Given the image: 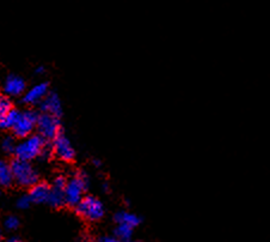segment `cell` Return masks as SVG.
Instances as JSON below:
<instances>
[{"mask_svg":"<svg viewBox=\"0 0 270 242\" xmlns=\"http://www.w3.org/2000/svg\"><path fill=\"white\" fill-rule=\"evenodd\" d=\"M89 185V178L85 173H78L67 181L65 188L66 204L77 206L83 200V193Z\"/></svg>","mask_w":270,"mask_h":242,"instance_id":"cell-1","label":"cell"},{"mask_svg":"<svg viewBox=\"0 0 270 242\" xmlns=\"http://www.w3.org/2000/svg\"><path fill=\"white\" fill-rule=\"evenodd\" d=\"M43 151H45V139L41 136H31L17 144L15 153L18 159L29 162L35 157L42 155Z\"/></svg>","mask_w":270,"mask_h":242,"instance_id":"cell-2","label":"cell"},{"mask_svg":"<svg viewBox=\"0 0 270 242\" xmlns=\"http://www.w3.org/2000/svg\"><path fill=\"white\" fill-rule=\"evenodd\" d=\"M12 175H14V180L22 186H30L33 187L34 185L37 184L39 180V174L35 171L30 162L22 161V159L16 158L12 161L10 165Z\"/></svg>","mask_w":270,"mask_h":242,"instance_id":"cell-3","label":"cell"},{"mask_svg":"<svg viewBox=\"0 0 270 242\" xmlns=\"http://www.w3.org/2000/svg\"><path fill=\"white\" fill-rule=\"evenodd\" d=\"M77 212L89 221H98L104 215V206L97 198L87 196L77 205Z\"/></svg>","mask_w":270,"mask_h":242,"instance_id":"cell-4","label":"cell"},{"mask_svg":"<svg viewBox=\"0 0 270 242\" xmlns=\"http://www.w3.org/2000/svg\"><path fill=\"white\" fill-rule=\"evenodd\" d=\"M37 130L43 139H55L60 134V121L58 116L43 113L37 119Z\"/></svg>","mask_w":270,"mask_h":242,"instance_id":"cell-5","label":"cell"},{"mask_svg":"<svg viewBox=\"0 0 270 242\" xmlns=\"http://www.w3.org/2000/svg\"><path fill=\"white\" fill-rule=\"evenodd\" d=\"M37 119H39V115H37L35 112H22L20 118H18V121L16 122L14 128H12L16 136L25 138L31 134V132H33V130L37 125Z\"/></svg>","mask_w":270,"mask_h":242,"instance_id":"cell-6","label":"cell"},{"mask_svg":"<svg viewBox=\"0 0 270 242\" xmlns=\"http://www.w3.org/2000/svg\"><path fill=\"white\" fill-rule=\"evenodd\" d=\"M54 152L62 161L70 162L74 158L75 151L70 139L64 134H59L54 139Z\"/></svg>","mask_w":270,"mask_h":242,"instance_id":"cell-7","label":"cell"},{"mask_svg":"<svg viewBox=\"0 0 270 242\" xmlns=\"http://www.w3.org/2000/svg\"><path fill=\"white\" fill-rule=\"evenodd\" d=\"M41 108H42V111L45 113L58 116V118L61 115L62 112L60 99H59V96L55 93H49L46 96V99L41 103Z\"/></svg>","mask_w":270,"mask_h":242,"instance_id":"cell-8","label":"cell"},{"mask_svg":"<svg viewBox=\"0 0 270 242\" xmlns=\"http://www.w3.org/2000/svg\"><path fill=\"white\" fill-rule=\"evenodd\" d=\"M47 95H48V86L46 83L37 84V86L31 88L28 93H25L24 102L34 105V103L43 101Z\"/></svg>","mask_w":270,"mask_h":242,"instance_id":"cell-9","label":"cell"},{"mask_svg":"<svg viewBox=\"0 0 270 242\" xmlns=\"http://www.w3.org/2000/svg\"><path fill=\"white\" fill-rule=\"evenodd\" d=\"M50 194V187L47 184H36L31 187L29 197L31 198V202L34 203H48Z\"/></svg>","mask_w":270,"mask_h":242,"instance_id":"cell-10","label":"cell"},{"mask_svg":"<svg viewBox=\"0 0 270 242\" xmlns=\"http://www.w3.org/2000/svg\"><path fill=\"white\" fill-rule=\"evenodd\" d=\"M24 90L25 83L21 77L15 76V74H11V76L8 77V79L5 82V93H8L9 95L17 96L21 95L22 93H24Z\"/></svg>","mask_w":270,"mask_h":242,"instance_id":"cell-11","label":"cell"},{"mask_svg":"<svg viewBox=\"0 0 270 242\" xmlns=\"http://www.w3.org/2000/svg\"><path fill=\"white\" fill-rule=\"evenodd\" d=\"M115 221L117 222V224H124L129 225L131 228L138 227L141 223V218L139 216H137L135 213L128 212V211H120L115 215Z\"/></svg>","mask_w":270,"mask_h":242,"instance_id":"cell-12","label":"cell"},{"mask_svg":"<svg viewBox=\"0 0 270 242\" xmlns=\"http://www.w3.org/2000/svg\"><path fill=\"white\" fill-rule=\"evenodd\" d=\"M48 203L54 207H60L66 203L65 190H58V188H50V194Z\"/></svg>","mask_w":270,"mask_h":242,"instance_id":"cell-13","label":"cell"},{"mask_svg":"<svg viewBox=\"0 0 270 242\" xmlns=\"http://www.w3.org/2000/svg\"><path fill=\"white\" fill-rule=\"evenodd\" d=\"M14 181L11 167L6 165L5 162L0 161V185L2 186H10Z\"/></svg>","mask_w":270,"mask_h":242,"instance_id":"cell-14","label":"cell"},{"mask_svg":"<svg viewBox=\"0 0 270 242\" xmlns=\"http://www.w3.org/2000/svg\"><path fill=\"white\" fill-rule=\"evenodd\" d=\"M115 235L118 240H121L122 242H125L130 238H133V228L129 227V225H124V224H117V227L115 229Z\"/></svg>","mask_w":270,"mask_h":242,"instance_id":"cell-15","label":"cell"},{"mask_svg":"<svg viewBox=\"0 0 270 242\" xmlns=\"http://www.w3.org/2000/svg\"><path fill=\"white\" fill-rule=\"evenodd\" d=\"M21 112H18L17 109H12V111L9 113L8 115L5 116L4 119L0 120V127L3 128H14L16 125V122L18 121V118H20Z\"/></svg>","mask_w":270,"mask_h":242,"instance_id":"cell-16","label":"cell"},{"mask_svg":"<svg viewBox=\"0 0 270 242\" xmlns=\"http://www.w3.org/2000/svg\"><path fill=\"white\" fill-rule=\"evenodd\" d=\"M11 111H12V105L10 100L6 99V97H0V120L4 119Z\"/></svg>","mask_w":270,"mask_h":242,"instance_id":"cell-17","label":"cell"},{"mask_svg":"<svg viewBox=\"0 0 270 242\" xmlns=\"http://www.w3.org/2000/svg\"><path fill=\"white\" fill-rule=\"evenodd\" d=\"M5 227L8 230H16V229L18 228V225H20V221H18L17 217L15 216H9L8 218L5 219Z\"/></svg>","mask_w":270,"mask_h":242,"instance_id":"cell-18","label":"cell"},{"mask_svg":"<svg viewBox=\"0 0 270 242\" xmlns=\"http://www.w3.org/2000/svg\"><path fill=\"white\" fill-rule=\"evenodd\" d=\"M3 149H4V151L6 152H12L16 150V144H15V140L12 137H6L4 140H3V144H2Z\"/></svg>","mask_w":270,"mask_h":242,"instance_id":"cell-19","label":"cell"},{"mask_svg":"<svg viewBox=\"0 0 270 242\" xmlns=\"http://www.w3.org/2000/svg\"><path fill=\"white\" fill-rule=\"evenodd\" d=\"M31 204V198L29 196H22L18 198L17 200V206L20 209H28Z\"/></svg>","mask_w":270,"mask_h":242,"instance_id":"cell-20","label":"cell"},{"mask_svg":"<svg viewBox=\"0 0 270 242\" xmlns=\"http://www.w3.org/2000/svg\"><path fill=\"white\" fill-rule=\"evenodd\" d=\"M66 185H67V181L62 177H58L54 180V182H53V187L58 188V190H65Z\"/></svg>","mask_w":270,"mask_h":242,"instance_id":"cell-21","label":"cell"},{"mask_svg":"<svg viewBox=\"0 0 270 242\" xmlns=\"http://www.w3.org/2000/svg\"><path fill=\"white\" fill-rule=\"evenodd\" d=\"M99 242H122L121 240H118L117 237H112V236H103L99 238Z\"/></svg>","mask_w":270,"mask_h":242,"instance_id":"cell-22","label":"cell"},{"mask_svg":"<svg viewBox=\"0 0 270 242\" xmlns=\"http://www.w3.org/2000/svg\"><path fill=\"white\" fill-rule=\"evenodd\" d=\"M75 242H92V240H91V237L87 236V235H81V236L77 238Z\"/></svg>","mask_w":270,"mask_h":242,"instance_id":"cell-23","label":"cell"},{"mask_svg":"<svg viewBox=\"0 0 270 242\" xmlns=\"http://www.w3.org/2000/svg\"><path fill=\"white\" fill-rule=\"evenodd\" d=\"M8 242H23V241H21L20 238H17V237H11Z\"/></svg>","mask_w":270,"mask_h":242,"instance_id":"cell-24","label":"cell"},{"mask_svg":"<svg viewBox=\"0 0 270 242\" xmlns=\"http://www.w3.org/2000/svg\"><path fill=\"white\" fill-rule=\"evenodd\" d=\"M36 72H37V73H40V72H43V67H37Z\"/></svg>","mask_w":270,"mask_h":242,"instance_id":"cell-25","label":"cell"},{"mask_svg":"<svg viewBox=\"0 0 270 242\" xmlns=\"http://www.w3.org/2000/svg\"><path fill=\"white\" fill-rule=\"evenodd\" d=\"M125 242H139V241L134 240V238H130V240H128V241H125Z\"/></svg>","mask_w":270,"mask_h":242,"instance_id":"cell-26","label":"cell"},{"mask_svg":"<svg viewBox=\"0 0 270 242\" xmlns=\"http://www.w3.org/2000/svg\"><path fill=\"white\" fill-rule=\"evenodd\" d=\"M3 240V236H2V230H0V242H2Z\"/></svg>","mask_w":270,"mask_h":242,"instance_id":"cell-27","label":"cell"}]
</instances>
